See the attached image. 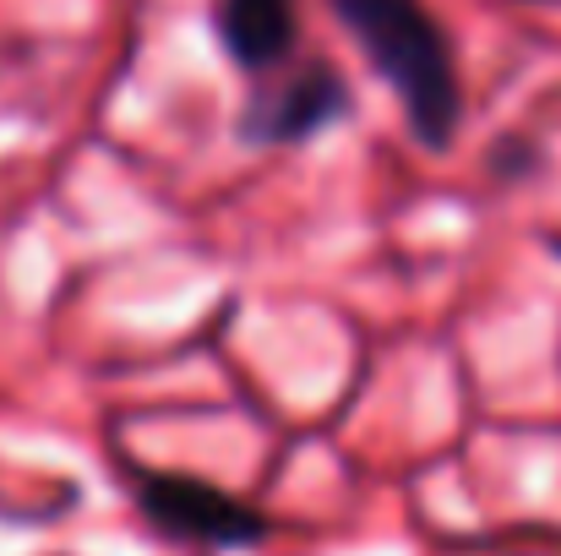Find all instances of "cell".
I'll list each match as a JSON object with an SVG mask.
<instances>
[{"label": "cell", "mask_w": 561, "mask_h": 556, "mask_svg": "<svg viewBox=\"0 0 561 556\" xmlns=\"http://www.w3.org/2000/svg\"><path fill=\"white\" fill-rule=\"evenodd\" d=\"M328 5L366 49L371 71L392 88L409 137L431 154H447L463 121V88L447 27L420 0H328Z\"/></svg>", "instance_id": "obj_1"}, {"label": "cell", "mask_w": 561, "mask_h": 556, "mask_svg": "<svg viewBox=\"0 0 561 556\" xmlns=\"http://www.w3.org/2000/svg\"><path fill=\"white\" fill-rule=\"evenodd\" d=\"M350 110H355L350 82H344L328 60H317V66L295 71L289 82L256 88V93L245 99L234 132H240V143H251V148H295V143H311L317 132L339 126Z\"/></svg>", "instance_id": "obj_2"}, {"label": "cell", "mask_w": 561, "mask_h": 556, "mask_svg": "<svg viewBox=\"0 0 561 556\" xmlns=\"http://www.w3.org/2000/svg\"><path fill=\"white\" fill-rule=\"evenodd\" d=\"M142 502H148V513L164 530L202 535V541H251L262 530L256 513H245L224 491H213L202 480H181V475H148L142 480Z\"/></svg>", "instance_id": "obj_3"}, {"label": "cell", "mask_w": 561, "mask_h": 556, "mask_svg": "<svg viewBox=\"0 0 561 556\" xmlns=\"http://www.w3.org/2000/svg\"><path fill=\"white\" fill-rule=\"evenodd\" d=\"M213 33H218V49L240 71H267L295 49L300 5L295 0H213Z\"/></svg>", "instance_id": "obj_4"}]
</instances>
